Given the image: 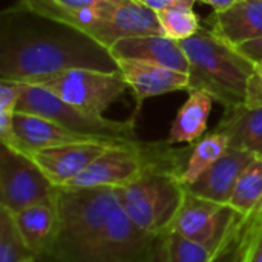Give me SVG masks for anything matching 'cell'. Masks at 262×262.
Instances as JSON below:
<instances>
[{"instance_id":"cell-1","label":"cell","mask_w":262,"mask_h":262,"mask_svg":"<svg viewBox=\"0 0 262 262\" xmlns=\"http://www.w3.org/2000/svg\"><path fill=\"white\" fill-rule=\"evenodd\" d=\"M57 206L58 229L38 262H147L158 236L129 220L117 189L60 187Z\"/></svg>"},{"instance_id":"cell-2","label":"cell","mask_w":262,"mask_h":262,"mask_svg":"<svg viewBox=\"0 0 262 262\" xmlns=\"http://www.w3.org/2000/svg\"><path fill=\"white\" fill-rule=\"evenodd\" d=\"M71 69L118 72L109 49L25 3L2 14L0 80L31 83Z\"/></svg>"},{"instance_id":"cell-3","label":"cell","mask_w":262,"mask_h":262,"mask_svg":"<svg viewBox=\"0 0 262 262\" xmlns=\"http://www.w3.org/2000/svg\"><path fill=\"white\" fill-rule=\"evenodd\" d=\"M180 45L190 63L187 91H206L224 109L246 104L249 80L255 71L250 60L213 29L203 26L192 37L181 40Z\"/></svg>"},{"instance_id":"cell-4","label":"cell","mask_w":262,"mask_h":262,"mask_svg":"<svg viewBox=\"0 0 262 262\" xmlns=\"http://www.w3.org/2000/svg\"><path fill=\"white\" fill-rule=\"evenodd\" d=\"M14 112L40 115L75 134L111 144H132L138 141L134 120L115 121L104 118L101 114L84 111L31 83H20V98Z\"/></svg>"},{"instance_id":"cell-5","label":"cell","mask_w":262,"mask_h":262,"mask_svg":"<svg viewBox=\"0 0 262 262\" xmlns=\"http://www.w3.org/2000/svg\"><path fill=\"white\" fill-rule=\"evenodd\" d=\"M117 190L129 220L140 230L155 236L166 235L186 193L178 173L169 170L149 172Z\"/></svg>"},{"instance_id":"cell-6","label":"cell","mask_w":262,"mask_h":262,"mask_svg":"<svg viewBox=\"0 0 262 262\" xmlns=\"http://www.w3.org/2000/svg\"><path fill=\"white\" fill-rule=\"evenodd\" d=\"M84 111L101 114L129 88L121 72L71 69L31 81Z\"/></svg>"},{"instance_id":"cell-7","label":"cell","mask_w":262,"mask_h":262,"mask_svg":"<svg viewBox=\"0 0 262 262\" xmlns=\"http://www.w3.org/2000/svg\"><path fill=\"white\" fill-rule=\"evenodd\" d=\"M55 187L40 167L25 154L2 144L0 150V203L2 209L15 213L38 203L55 201Z\"/></svg>"},{"instance_id":"cell-8","label":"cell","mask_w":262,"mask_h":262,"mask_svg":"<svg viewBox=\"0 0 262 262\" xmlns=\"http://www.w3.org/2000/svg\"><path fill=\"white\" fill-rule=\"evenodd\" d=\"M241 218L230 206L204 200L186 190L184 200L166 233L201 244L221 246Z\"/></svg>"},{"instance_id":"cell-9","label":"cell","mask_w":262,"mask_h":262,"mask_svg":"<svg viewBox=\"0 0 262 262\" xmlns=\"http://www.w3.org/2000/svg\"><path fill=\"white\" fill-rule=\"evenodd\" d=\"M94 141V138L75 134L55 121H51L45 117L26 114V112H12L11 130L6 138L2 140V144H6L21 154H32L37 150L81 143ZM100 141V140H97Z\"/></svg>"},{"instance_id":"cell-10","label":"cell","mask_w":262,"mask_h":262,"mask_svg":"<svg viewBox=\"0 0 262 262\" xmlns=\"http://www.w3.org/2000/svg\"><path fill=\"white\" fill-rule=\"evenodd\" d=\"M111 146L106 141H81L28 154L55 187H64ZM26 155V154H25Z\"/></svg>"},{"instance_id":"cell-11","label":"cell","mask_w":262,"mask_h":262,"mask_svg":"<svg viewBox=\"0 0 262 262\" xmlns=\"http://www.w3.org/2000/svg\"><path fill=\"white\" fill-rule=\"evenodd\" d=\"M117 60H140L189 74L190 63L178 40L166 35H141L120 38L109 48Z\"/></svg>"},{"instance_id":"cell-12","label":"cell","mask_w":262,"mask_h":262,"mask_svg":"<svg viewBox=\"0 0 262 262\" xmlns=\"http://www.w3.org/2000/svg\"><path fill=\"white\" fill-rule=\"evenodd\" d=\"M127 86L134 91L138 106L143 100L189 89V74L140 60H117Z\"/></svg>"},{"instance_id":"cell-13","label":"cell","mask_w":262,"mask_h":262,"mask_svg":"<svg viewBox=\"0 0 262 262\" xmlns=\"http://www.w3.org/2000/svg\"><path fill=\"white\" fill-rule=\"evenodd\" d=\"M253 160L255 157L252 154L229 147V150L213 166H210L195 183L186 186L184 189L189 193L204 200L227 204L241 173Z\"/></svg>"},{"instance_id":"cell-14","label":"cell","mask_w":262,"mask_h":262,"mask_svg":"<svg viewBox=\"0 0 262 262\" xmlns=\"http://www.w3.org/2000/svg\"><path fill=\"white\" fill-rule=\"evenodd\" d=\"M141 35L166 34L154 9L138 0H126L115 9L112 17L95 31L94 40L109 49L120 38Z\"/></svg>"},{"instance_id":"cell-15","label":"cell","mask_w":262,"mask_h":262,"mask_svg":"<svg viewBox=\"0 0 262 262\" xmlns=\"http://www.w3.org/2000/svg\"><path fill=\"white\" fill-rule=\"evenodd\" d=\"M11 216L21 239L26 243L35 259L40 258L51 246L58 229L60 216L57 200L29 206L11 213Z\"/></svg>"},{"instance_id":"cell-16","label":"cell","mask_w":262,"mask_h":262,"mask_svg":"<svg viewBox=\"0 0 262 262\" xmlns=\"http://www.w3.org/2000/svg\"><path fill=\"white\" fill-rule=\"evenodd\" d=\"M215 130L229 138L230 147L262 158V106L227 107Z\"/></svg>"},{"instance_id":"cell-17","label":"cell","mask_w":262,"mask_h":262,"mask_svg":"<svg viewBox=\"0 0 262 262\" xmlns=\"http://www.w3.org/2000/svg\"><path fill=\"white\" fill-rule=\"evenodd\" d=\"M213 31L232 46L262 37V0H239L215 12Z\"/></svg>"},{"instance_id":"cell-18","label":"cell","mask_w":262,"mask_h":262,"mask_svg":"<svg viewBox=\"0 0 262 262\" xmlns=\"http://www.w3.org/2000/svg\"><path fill=\"white\" fill-rule=\"evenodd\" d=\"M215 98L201 89H190L187 101L180 107L169 135L167 143L169 144H195L198 140L203 138L207 121L212 112Z\"/></svg>"},{"instance_id":"cell-19","label":"cell","mask_w":262,"mask_h":262,"mask_svg":"<svg viewBox=\"0 0 262 262\" xmlns=\"http://www.w3.org/2000/svg\"><path fill=\"white\" fill-rule=\"evenodd\" d=\"M229 138L216 130L198 140L195 144H192V150L189 154L186 166L178 177L180 183L184 187L195 183L210 166H213L229 150Z\"/></svg>"},{"instance_id":"cell-20","label":"cell","mask_w":262,"mask_h":262,"mask_svg":"<svg viewBox=\"0 0 262 262\" xmlns=\"http://www.w3.org/2000/svg\"><path fill=\"white\" fill-rule=\"evenodd\" d=\"M227 206L244 218L262 216V158H255L241 173Z\"/></svg>"},{"instance_id":"cell-21","label":"cell","mask_w":262,"mask_h":262,"mask_svg":"<svg viewBox=\"0 0 262 262\" xmlns=\"http://www.w3.org/2000/svg\"><path fill=\"white\" fill-rule=\"evenodd\" d=\"M262 216L241 218L212 262H246Z\"/></svg>"},{"instance_id":"cell-22","label":"cell","mask_w":262,"mask_h":262,"mask_svg":"<svg viewBox=\"0 0 262 262\" xmlns=\"http://www.w3.org/2000/svg\"><path fill=\"white\" fill-rule=\"evenodd\" d=\"M164 236L167 262H212L221 246L224 244H201L173 233H166Z\"/></svg>"},{"instance_id":"cell-23","label":"cell","mask_w":262,"mask_h":262,"mask_svg":"<svg viewBox=\"0 0 262 262\" xmlns=\"http://www.w3.org/2000/svg\"><path fill=\"white\" fill-rule=\"evenodd\" d=\"M157 14L166 37H170L178 41L192 37L201 28L200 17L195 14L193 8L189 6H175L160 11Z\"/></svg>"},{"instance_id":"cell-24","label":"cell","mask_w":262,"mask_h":262,"mask_svg":"<svg viewBox=\"0 0 262 262\" xmlns=\"http://www.w3.org/2000/svg\"><path fill=\"white\" fill-rule=\"evenodd\" d=\"M35 258L21 239L11 213L0 209V262H23Z\"/></svg>"},{"instance_id":"cell-25","label":"cell","mask_w":262,"mask_h":262,"mask_svg":"<svg viewBox=\"0 0 262 262\" xmlns=\"http://www.w3.org/2000/svg\"><path fill=\"white\" fill-rule=\"evenodd\" d=\"M20 98V81L0 80V112H14Z\"/></svg>"},{"instance_id":"cell-26","label":"cell","mask_w":262,"mask_h":262,"mask_svg":"<svg viewBox=\"0 0 262 262\" xmlns=\"http://www.w3.org/2000/svg\"><path fill=\"white\" fill-rule=\"evenodd\" d=\"M247 106H262V63L255 64V71L247 86Z\"/></svg>"},{"instance_id":"cell-27","label":"cell","mask_w":262,"mask_h":262,"mask_svg":"<svg viewBox=\"0 0 262 262\" xmlns=\"http://www.w3.org/2000/svg\"><path fill=\"white\" fill-rule=\"evenodd\" d=\"M247 60H250L253 64L262 63V37H256L252 40H247L238 46H235Z\"/></svg>"},{"instance_id":"cell-28","label":"cell","mask_w":262,"mask_h":262,"mask_svg":"<svg viewBox=\"0 0 262 262\" xmlns=\"http://www.w3.org/2000/svg\"><path fill=\"white\" fill-rule=\"evenodd\" d=\"M143 5L149 6L150 9H154L155 12L169 9V8H175V6H189L193 8V5L198 0H138Z\"/></svg>"},{"instance_id":"cell-29","label":"cell","mask_w":262,"mask_h":262,"mask_svg":"<svg viewBox=\"0 0 262 262\" xmlns=\"http://www.w3.org/2000/svg\"><path fill=\"white\" fill-rule=\"evenodd\" d=\"M246 262H262V220L258 226L256 233H255V238L252 241Z\"/></svg>"},{"instance_id":"cell-30","label":"cell","mask_w":262,"mask_h":262,"mask_svg":"<svg viewBox=\"0 0 262 262\" xmlns=\"http://www.w3.org/2000/svg\"><path fill=\"white\" fill-rule=\"evenodd\" d=\"M147 262H167V250H166V236L161 235L157 238L154 247H152V252H150V256Z\"/></svg>"},{"instance_id":"cell-31","label":"cell","mask_w":262,"mask_h":262,"mask_svg":"<svg viewBox=\"0 0 262 262\" xmlns=\"http://www.w3.org/2000/svg\"><path fill=\"white\" fill-rule=\"evenodd\" d=\"M49 2L61 9H81L86 6L97 5L103 0H49Z\"/></svg>"},{"instance_id":"cell-32","label":"cell","mask_w":262,"mask_h":262,"mask_svg":"<svg viewBox=\"0 0 262 262\" xmlns=\"http://www.w3.org/2000/svg\"><path fill=\"white\" fill-rule=\"evenodd\" d=\"M203 2L207 3V5H210L215 9V12H221V11H226L230 6H233L239 0H203Z\"/></svg>"},{"instance_id":"cell-33","label":"cell","mask_w":262,"mask_h":262,"mask_svg":"<svg viewBox=\"0 0 262 262\" xmlns=\"http://www.w3.org/2000/svg\"><path fill=\"white\" fill-rule=\"evenodd\" d=\"M23 262H38L35 258H28V259H25Z\"/></svg>"}]
</instances>
